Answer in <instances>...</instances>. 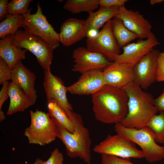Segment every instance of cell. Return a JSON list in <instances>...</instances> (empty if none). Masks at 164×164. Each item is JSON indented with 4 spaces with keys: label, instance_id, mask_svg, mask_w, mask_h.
Returning a JSON list of instances; mask_svg holds the SVG:
<instances>
[{
    "label": "cell",
    "instance_id": "obj_21",
    "mask_svg": "<svg viewBox=\"0 0 164 164\" xmlns=\"http://www.w3.org/2000/svg\"><path fill=\"white\" fill-rule=\"evenodd\" d=\"M119 9V7L118 6L100 7L97 11L89 14L85 20L86 34L90 30H98L103 27L108 21L117 16Z\"/></svg>",
    "mask_w": 164,
    "mask_h": 164
},
{
    "label": "cell",
    "instance_id": "obj_36",
    "mask_svg": "<svg viewBox=\"0 0 164 164\" xmlns=\"http://www.w3.org/2000/svg\"><path fill=\"white\" fill-rule=\"evenodd\" d=\"M97 31L94 29H91L89 30L87 32V37L88 38H92L95 36L98 33Z\"/></svg>",
    "mask_w": 164,
    "mask_h": 164
},
{
    "label": "cell",
    "instance_id": "obj_26",
    "mask_svg": "<svg viewBox=\"0 0 164 164\" xmlns=\"http://www.w3.org/2000/svg\"><path fill=\"white\" fill-rule=\"evenodd\" d=\"M154 133L156 142L164 144V111L154 115L147 126Z\"/></svg>",
    "mask_w": 164,
    "mask_h": 164
},
{
    "label": "cell",
    "instance_id": "obj_4",
    "mask_svg": "<svg viewBox=\"0 0 164 164\" xmlns=\"http://www.w3.org/2000/svg\"><path fill=\"white\" fill-rule=\"evenodd\" d=\"M114 129L117 134L138 145L144 158L148 162L152 163L164 159V146L157 144L154 133L148 127L130 128L119 123L114 124Z\"/></svg>",
    "mask_w": 164,
    "mask_h": 164
},
{
    "label": "cell",
    "instance_id": "obj_14",
    "mask_svg": "<svg viewBox=\"0 0 164 164\" xmlns=\"http://www.w3.org/2000/svg\"><path fill=\"white\" fill-rule=\"evenodd\" d=\"M43 86L48 102L54 101L64 110L73 111L71 104L67 96L68 91L62 80L59 77L53 75L50 71H44Z\"/></svg>",
    "mask_w": 164,
    "mask_h": 164
},
{
    "label": "cell",
    "instance_id": "obj_22",
    "mask_svg": "<svg viewBox=\"0 0 164 164\" xmlns=\"http://www.w3.org/2000/svg\"><path fill=\"white\" fill-rule=\"evenodd\" d=\"M112 31L120 48L130 43L139 36L129 30L121 20L116 16L111 20Z\"/></svg>",
    "mask_w": 164,
    "mask_h": 164
},
{
    "label": "cell",
    "instance_id": "obj_29",
    "mask_svg": "<svg viewBox=\"0 0 164 164\" xmlns=\"http://www.w3.org/2000/svg\"><path fill=\"white\" fill-rule=\"evenodd\" d=\"M100 164H134L130 159H123L112 155L101 154Z\"/></svg>",
    "mask_w": 164,
    "mask_h": 164
},
{
    "label": "cell",
    "instance_id": "obj_23",
    "mask_svg": "<svg viewBox=\"0 0 164 164\" xmlns=\"http://www.w3.org/2000/svg\"><path fill=\"white\" fill-rule=\"evenodd\" d=\"M48 113L51 118L71 133L74 132L73 123L64 110L54 101L48 102Z\"/></svg>",
    "mask_w": 164,
    "mask_h": 164
},
{
    "label": "cell",
    "instance_id": "obj_28",
    "mask_svg": "<svg viewBox=\"0 0 164 164\" xmlns=\"http://www.w3.org/2000/svg\"><path fill=\"white\" fill-rule=\"evenodd\" d=\"M63 154L56 148L52 151L47 160L43 161L37 158L34 164H63Z\"/></svg>",
    "mask_w": 164,
    "mask_h": 164
},
{
    "label": "cell",
    "instance_id": "obj_18",
    "mask_svg": "<svg viewBox=\"0 0 164 164\" xmlns=\"http://www.w3.org/2000/svg\"><path fill=\"white\" fill-rule=\"evenodd\" d=\"M85 20L69 18L61 25L60 41L66 46H71L87 37L84 27Z\"/></svg>",
    "mask_w": 164,
    "mask_h": 164
},
{
    "label": "cell",
    "instance_id": "obj_11",
    "mask_svg": "<svg viewBox=\"0 0 164 164\" xmlns=\"http://www.w3.org/2000/svg\"><path fill=\"white\" fill-rule=\"evenodd\" d=\"M159 44L157 39L152 32L146 39H139L136 42L130 43L123 47L122 53L116 56L114 61L125 63L133 67Z\"/></svg>",
    "mask_w": 164,
    "mask_h": 164
},
{
    "label": "cell",
    "instance_id": "obj_25",
    "mask_svg": "<svg viewBox=\"0 0 164 164\" xmlns=\"http://www.w3.org/2000/svg\"><path fill=\"white\" fill-rule=\"evenodd\" d=\"M23 15L9 14L0 23V38L2 39L10 35H14L22 27L24 22Z\"/></svg>",
    "mask_w": 164,
    "mask_h": 164
},
{
    "label": "cell",
    "instance_id": "obj_10",
    "mask_svg": "<svg viewBox=\"0 0 164 164\" xmlns=\"http://www.w3.org/2000/svg\"><path fill=\"white\" fill-rule=\"evenodd\" d=\"M160 52L154 49L133 67V81L145 89L156 81L157 61Z\"/></svg>",
    "mask_w": 164,
    "mask_h": 164
},
{
    "label": "cell",
    "instance_id": "obj_12",
    "mask_svg": "<svg viewBox=\"0 0 164 164\" xmlns=\"http://www.w3.org/2000/svg\"><path fill=\"white\" fill-rule=\"evenodd\" d=\"M72 57L74 64L72 70L81 74L91 70L104 69L112 62L103 54L83 46L74 50Z\"/></svg>",
    "mask_w": 164,
    "mask_h": 164
},
{
    "label": "cell",
    "instance_id": "obj_5",
    "mask_svg": "<svg viewBox=\"0 0 164 164\" xmlns=\"http://www.w3.org/2000/svg\"><path fill=\"white\" fill-rule=\"evenodd\" d=\"M30 124L24 132L29 143L44 146L55 140L56 127L49 113L37 109L30 111Z\"/></svg>",
    "mask_w": 164,
    "mask_h": 164
},
{
    "label": "cell",
    "instance_id": "obj_2",
    "mask_svg": "<svg viewBox=\"0 0 164 164\" xmlns=\"http://www.w3.org/2000/svg\"><path fill=\"white\" fill-rule=\"evenodd\" d=\"M72 121L74 132L71 133L54 121L56 127L57 137L65 146L67 154L71 158H79L88 164L91 161V140L89 131L84 126L81 116L73 111H65Z\"/></svg>",
    "mask_w": 164,
    "mask_h": 164
},
{
    "label": "cell",
    "instance_id": "obj_30",
    "mask_svg": "<svg viewBox=\"0 0 164 164\" xmlns=\"http://www.w3.org/2000/svg\"><path fill=\"white\" fill-rule=\"evenodd\" d=\"M11 70L5 61L0 57V84L11 80Z\"/></svg>",
    "mask_w": 164,
    "mask_h": 164
},
{
    "label": "cell",
    "instance_id": "obj_35",
    "mask_svg": "<svg viewBox=\"0 0 164 164\" xmlns=\"http://www.w3.org/2000/svg\"><path fill=\"white\" fill-rule=\"evenodd\" d=\"M154 104L158 111H164V88L161 94L154 99Z\"/></svg>",
    "mask_w": 164,
    "mask_h": 164
},
{
    "label": "cell",
    "instance_id": "obj_6",
    "mask_svg": "<svg viewBox=\"0 0 164 164\" xmlns=\"http://www.w3.org/2000/svg\"><path fill=\"white\" fill-rule=\"evenodd\" d=\"M12 43L34 55L44 71H50L54 49L41 38L20 29L13 35Z\"/></svg>",
    "mask_w": 164,
    "mask_h": 164
},
{
    "label": "cell",
    "instance_id": "obj_20",
    "mask_svg": "<svg viewBox=\"0 0 164 164\" xmlns=\"http://www.w3.org/2000/svg\"><path fill=\"white\" fill-rule=\"evenodd\" d=\"M8 93L10 98V103L6 113L7 115L23 112L34 104L22 89L12 81L9 83Z\"/></svg>",
    "mask_w": 164,
    "mask_h": 164
},
{
    "label": "cell",
    "instance_id": "obj_16",
    "mask_svg": "<svg viewBox=\"0 0 164 164\" xmlns=\"http://www.w3.org/2000/svg\"><path fill=\"white\" fill-rule=\"evenodd\" d=\"M133 67L125 63L112 62L103 71L106 85L123 89L133 81Z\"/></svg>",
    "mask_w": 164,
    "mask_h": 164
},
{
    "label": "cell",
    "instance_id": "obj_24",
    "mask_svg": "<svg viewBox=\"0 0 164 164\" xmlns=\"http://www.w3.org/2000/svg\"><path fill=\"white\" fill-rule=\"evenodd\" d=\"M99 6V0H67L63 8L74 14L86 12L89 14Z\"/></svg>",
    "mask_w": 164,
    "mask_h": 164
},
{
    "label": "cell",
    "instance_id": "obj_15",
    "mask_svg": "<svg viewBox=\"0 0 164 164\" xmlns=\"http://www.w3.org/2000/svg\"><path fill=\"white\" fill-rule=\"evenodd\" d=\"M131 31L138 35L139 39H145L152 33V26L138 11L128 9L125 6L119 7L117 16Z\"/></svg>",
    "mask_w": 164,
    "mask_h": 164
},
{
    "label": "cell",
    "instance_id": "obj_1",
    "mask_svg": "<svg viewBox=\"0 0 164 164\" xmlns=\"http://www.w3.org/2000/svg\"><path fill=\"white\" fill-rule=\"evenodd\" d=\"M128 100L124 90L106 85L92 95L96 119L105 124L121 123L128 113Z\"/></svg>",
    "mask_w": 164,
    "mask_h": 164
},
{
    "label": "cell",
    "instance_id": "obj_13",
    "mask_svg": "<svg viewBox=\"0 0 164 164\" xmlns=\"http://www.w3.org/2000/svg\"><path fill=\"white\" fill-rule=\"evenodd\" d=\"M81 74L77 81L67 87L71 94L92 95L106 85L103 71L101 70H91Z\"/></svg>",
    "mask_w": 164,
    "mask_h": 164
},
{
    "label": "cell",
    "instance_id": "obj_7",
    "mask_svg": "<svg viewBox=\"0 0 164 164\" xmlns=\"http://www.w3.org/2000/svg\"><path fill=\"white\" fill-rule=\"evenodd\" d=\"M37 7L35 13L31 14V8L23 15L24 20L22 27L27 32L41 38L55 49L60 45L59 33L55 30L43 14L39 2Z\"/></svg>",
    "mask_w": 164,
    "mask_h": 164
},
{
    "label": "cell",
    "instance_id": "obj_33",
    "mask_svg": "<svg viewBox=\"0 0 164 164\" xmlns=\"http://www.w3.org/2000/svg\"><path fill=\"white\" fill-rule=\"evenodd\" d=\"M128 0H99L100 7H111L118 6L121 7L125 5Z\"/></svg>",
    "mask_w": 164,
    "mask_h": 164
},
{
    "label": "cell",
    "instance_id": "obj_27",
    "mask_svg": "<svg viewBox=\"0 0 164 164\" xmlns=\"http://www.w3.org/2000/svg\"><path fill=\"white\" fill-rule=\"evenodd\" d=\"M32 0H12L9 2V14L23 15L27 12L28 7Z\"/></svg>",
    "mask_w": 164,
    "mask_h": 164
},
{
    "label": "cell",
    "instance_id": "obj_17",
    "mask_svg": "<svg viewBox=\"0 0 164 164\" xmlns=\"http://www.w3.org/2000/svg\"><path fill=\"white\" fill-rule=\"evenodd\" d=\"M36 80L35 74L26 68L22 61L19 62L12 70V82L21 87L34 104L37 98L35 88Z\"/></svg>",
    "mask_w": 164,
    "mask_h": 164
},
{
    "label": "cell",
    "instance_id": "obj_3",
    "mask_svg": "<svg viewBox=\"0 0 164 164\" xmlns=\"http://www.w3.org/2000/svg\"><path fill=\"white\" fill-rule=\"evenodd\" d=\"M122 89L128 96V110L121 123L130 128L147 127L151 118L159 111L154 106L152 96L133 81Z\"/></svg>",
    "mask_w": 164,
    "mask_h": 164
},
{
    "label": "cell",
    "instance_id": "obj_9",
    "mask_svg": "<svg viewBox=\"0 0 164 164\" xmlns=\"http://www.w3.org/2000/svg\"><path fill=\"white\" fill-rule=\"evenodd\" d=\"M86 48L91 51L103 54L111 62L121 53L120 48L112 31L111 20L104 26L95 36L87 38Z\"/></svg>",
    "mask_w": 164,
    "mask_h": 164
},
{
    "label": "cell",
    "instance_id": "obj_19",
    "mask_svg": "<svg viewBox=\"0 0 164 164\" xmlns=\"http://www.w3.org/2000/svg\"><path fill=\"white\" fill-rule=\"evenodd\" d=\"M13 37V35H9L0 40V57L12 70L19 62L26 58L27 51L12 43Z\"/></svg>",
    "mask_w": 164,
    "mask_h": 164
},
{
    "label": "cell",
    "instance_id": "obj_31",
    "mask_svg": "<svg viewBox=\"0 0 164 164\" xmlns=\"http://www.w3.org/2000/svg\"><path fill=\"white\" fill-rule=\"evenodd\" d=\"M9 82L6 81L2 85V86L0 91V121H3L5 118V116L2 110V107L5 101L9 97L8 93V88Z\"/></svg>",
    "mask_w": 164,
    "mask_h": 164
},
{
    "label": "cell",
    "instance_id": "obj_8",
    "mask_svg": "<svg viewBox=\"0 0 164 164\" xmlns=\"http://www.w3.org/2000/svg\"><path fill=\"white\" fill-rule=\"evenodd\" d=\"M95 152L123 159L144 158L142 151L136 144L119 134L108 135L93 149Z\"/></svg>",
    "mask_w": 164,
    "mask_h": 164
},
{
    "label": "cell",
    "instance_id": "obj_34",
    "mask_svg": "<svg viewBox=\"0 0 164 164\" xmlns=\"http://www.w3.org/2000/svg\"><path fill=\"white\" fill-rule=\"evenodd\" d=\"M8 0H0V20L2 21L8 15Z\"/></svg>",
    "mask_w": 164,
    "mask_h": 164
},
{
    "label": "cell",
    "instance_id": "obj_37",
    "mask_svg": "<svg viewBox=\"0 0 164 164\" xmlns=\"http://www.w3.org/2000/svg\"><path fill=\"white\" fill-rule=\"evenodd\" d=\"M164 1V0H151L150 2L151 5H153L155 4L161 3Z\"/></svg>",
    "mask_w": 164,
    "mask_h": 164
},
{
    "label": "cell",
    "instance_id": "obj_32",
    "mask_svg": "<svg viewBox=\"0 0 164 164\" xmlns=\"http://www.w3.org/2000/svg\"><path fill=\"white\" fill-rule=\"evenodd\" d=\"M156 81H164V52H160L158 58Z\"/></svg>",
    "mask_w": 164,
    "mask_h": 164
}]
</instances>
